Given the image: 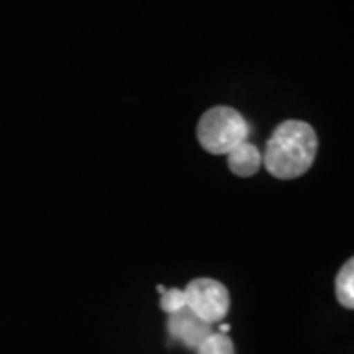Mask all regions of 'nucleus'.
Returning <instances> with one entry per match:
<instances>
[{
	"label": "nucleus",
	"instance_id": "0eeeda50",
	"mask_svg": "<svg viewBox=\"0 0 354 354\" xmlns=\"http://www.w3.org/2000/svg\"><path fill=\"white\" fill-rule=\"evenodd\" d=\"M197 354H236L234 351V344L228 339L227 335L213 330L203 344H199Z\"/></svg>",
	"mask_w": 354,
	"mask_h": 354
},
{
	"label": "nucleus",
	"instance_id": "39448f33",
	"mask_svg": "<svg viewBox=\"0 0 354 354\" xmlns=\"http://www.w3.org/2000/svg\"><path fill=\"white\" fill-rule=\"evenodd\" d=\"M227 156L230 171L239 177L254 176L262 165V156L258 152V148L254 144H250L248 140L239 144L236 148H232Z\"/></svg>",
	"mask_w": 354,
	"mask_h": 354
},
{
	"label": "nucleus",
	"instance_id": "f257e3e1",
	"mask_svg": "<svg viewBox=\"0 0 354 354\" xmlns=\"http://www.w3.org/2000/svg\"><path fill=\"white\" fill-rule=\"evenodd\" d=\"M317 150L319 140L311 124L304 120H286L272 132L262 162L274 177L295 179L311 169Z\"/></svg>",
	"mask_w": 354,
	"mask_h": 354
},
{
	"label": "nucleus",
	"instance_id": "20e7f679",
	"mask_svg": "<svg viewBox=\"0 0 354 354\" xmlns=\"http://www.w3.org/2000/svg\"><path fill=\"white\" fill-rule=\"evenodd\" d=\"M167 330L171 339L183 342L191 351H197L199 344H203L205 339L213 333V325L195 315L189 307H181L176 313H169Z\"/></svg>",
	"mask_w": 354,
	"mask_h": 354
},
{
	"label": "nucleus",
	"instance_id": "f03ea898",
	"mask_svg": "<svg viewBox=\"0 0 354 354\" xmlns=\"http://www.w3.org/2000/svg\"><path fill=\"white\" fill-rule=\"evenodd\" d=\"M250 127L239 111L230 106H213L203 114L197 127L199 144L209 153L227 156L232 148L246 142Z\"/></svg>",
	"mask_w": 354,
	"mask_h": 354
},
{
	"label": "nucleus",
	"instance_id": "6e6552de",
	"mask_svg": "<svg viewBox=\"0 0 354 354\" xmlns=\"http://www.w3.org/2000/svg\"><path fill=\"white\" fill-rule=\"evenodd\" d=\"M160 307L164 309L165 313H176L181 307H185V293L183 290H177V288H171V290H165L162 293V301H160Z\"/></svg>",
	"mask_w": 354,
	"mask_h": 354
},
{
	"label": "nucleus",
	"instance_id": "7ed1b4c3",
	"mask_svg": "<svg viewBox=\"0 0 354 354\" xmlns=\"http://www.w3.org/2000/svg\"><path fill=\"white\" fill-rule=\"evenodd\" d=\"M183 293H185V307H189L195 315L201 317L203 321L211 325L223 321L230 309V293L216 279H193L187 283Z\"/></svg>",
	"mask_w": 354,
	"mask_h": 354
},
{
	"label": "nucleus",
	"instance_id": "423d86ee",
	"mask_svg": "<svg viewBox=\"0 0 354 354\" xmlns=\"http://www.w3.org/2000/svg\"><path fill=\"white\" fill-rule=\"evenodd\" d=\"M335 293L342 307L353 309L354 307V260L351 258L342 266L339 276L335 279Z\"/></svg>",
	"mask_w": 354,
	"mask_h": 354
}]
</instances>
